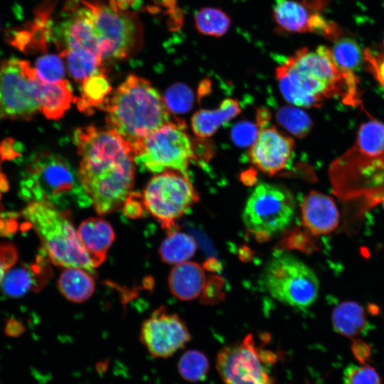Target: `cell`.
<instances>
[{
  "label": "cell",
  "instance_id": "30bf717a",
  "mask_svg": "<svg viewBox=\"0 0 384 384\" xmlns=\"http://www.w3.org/2000/svg\"><path fill=\"white\" fill-rule=\"evenodd\" d=\"M38 78L27 60L0 63V119L29 120L39 110Z\"/></svg>",
  "mask_w": 384,
  "mask_h": 384
},
{
  "label": "cell",
  "instance_id": "9a60e30c",
  "mask_svg": "<svg viewBox=\"0 0 384 384\" xmlns=\"http://www.w3.org/2000/svg\"><path fill=\"white\" fill-rule=\"evenodd\" d=\"M301 217L304 227L315 237L332 233L339 223L334 199L318 191L305 196L301 205Z\"/></svg>",
  "mask_w": 384,
  "mask_h": 384
},
{
  "label": "cell",
  "instance_id": "e575fe53",
  "mask_svg": "<svg viewBox=\"0 0 384 384\" xmlns=\"http://www.w3.org/2000/svg\"><path fill=\"white\" fill-rule=\"evenodd\" d=\"M312 237L315 236L309 230L305 233L300 229H297L291 233L288 239L286 238V242L282 245V246L311 252L316 249V242L313 240Z\"/></svg>",
  "mask_w": 384,
  "mask_h": 384
},
{
  "label": "cell",
  "instance_id": "277c9868",
  "mask_svg": "<svg viewBox=\"0 0 384 384\" xmlns=\"http://www.w3.org/2000/svg\"><path fill=\"white\" fill-rule=\"evenodd\" d=\"M40 237L50 262L62 267H75L95 274V266L81 244L68 210L44 202H31L23 211Z\"/></svg>",
  "mask_w": 384,
  "mask_h": 384
},
{
  "label": "cell",
  "instance_id": "4dcf8cb0",
  "mask_svg": "<svg viewBox=\"0 0 384 384\" xmlns=\"http://www.w3.org/2000/svg\"><path fill=\"white\" fill-rule=\"evenodd\" d=\"M35 70L38 78L46 83H55L64 80L65 64L60 55L45 54L36 61Z\"/></svg>",
  "mask_w": 384,
  "mask_h": 384
},
{
  "label": "cell",
  "instance_id": "f1b7e54d",
  "mask_svg": "<svg viewBox=\"0 0 384 384\" xmlns=\"http://www.w3.org/2000/svg\"><path fill=\"white\" fill-rule=\"evenodd\" d=\"M197 31L204 35L219 37L224 35L230 28L229 16L217 8L204 7L198 11L194 16Z\"/></svg>",
  "mask_w": 384,
  "mask_h": 384
},
{
  "label": "cell",
  "instance_id": "484cf974",
  "mask_svg": "<svg viewBox=\"0 0 384 384\" xmlns=\"http://www.w3.org/2000/svg\"><path fill=\"white\" fill-rule=\"evenodd\" d=\"M196 248L197 244L191 235L176 230L168 233L159 247V253L164 262L176 265L187 262L195 254Z\"/></svg>",
  "mask_w": 384,
  "mask_h": 384
},
{
  "label": "cell",
  "instance_id": "d6986e66",
  "mask_svg": "<svg viewBox=\"0 0 384 384\" xmlns=\"http://www.w3.org/2000/svg\"><path fill=\"white\" fill-rule=\"evenodd\" d=\"M168 283L174 297L182 301H191L198 297L204 289L205 272L199 264L184 262L171 269Z\"/></svg>",
  "mask_w": 384,
  "mask_h": 384
},
{
  "label": "cell",
  "instance_id": "f546056e",
  "mask_svg": "<svg viewBox=\"0 0 384 384\" xmlns=\"http://www.w3.org/2000/svg\"><path fill=\"white\" fill-rule=\"evenodd\" d=\"M178 370L180 375L186 381H201L208 374L209 361L203 353L197 350H189L181 356Z\"/></svg>",
  "mask_w": 384,
  "mask_h": 384
},
{
  "label": "cell",
  "instance_id": "9c48e42d",
  "mask_svg": "<svg viewBox=\"0 0 384 384\" xmlns=\"http://www.w3.org/2000/svg\"><path fill=\"white\" fill-rule=\"evenodd\" d=\"M82 1L92 14L102 44L103 60L123 59L139 50L143 42V29L134 14L98 1Z\"/></svg>",
  "mask_w": 384,
  "mask_h": 384
},
{
  "label": "cell",
  "instance_id": "d6a6232c",
  "mask_svg": "<svg viewBox=\"0 0 384 384\" xmlns=\"http://www.w3.org/2000/svg\"><path fill=\"white\" fill-rule=\"evenodd\" d=\"M279 120L298 136L305 135L311 126L309 117L299 110L281 111Z\"/></svg>",
  "mask_w": 384,
  "mask_h": 384
},
{
  "label": "cell",
  "instance_id": "cb8c5ba5",
  "mask_svg": "<svg viewBox=\"0 0 384 384\" xmlns=\"http://www.w3.org/2000/svg\"><path fill=\"white\" fill-rule=\"evenodd\" d=\"M333 328L338 334L356 338L366 332L368 323L363 308L355 302H343L332 312Z\"/></svg>",
  "mask_w": 384,
  "mask_h": 384
},
{
  "label": "cell",
  "instance_id": "1f68e13d",
  "mask_svg": "<svg viewBox=\"0 0 384 384\" xmlns=\"http://www.w3.org/2000/svg\"><path fill=\"white\" fill-rule=\"evenodd\" d=\"M344 384H381L376 369L369 364L348 365L343 371Z\"/></svg>",
  "mask_w": 384,
  "mask_h": 384
},
{
  "label": "cell",
  "instance_id": "2e32d148",
  "mask_svg": "<svg viewBox=\"0 0 384 384\" xmlns=\"http://www.w3.org/2000/svg\"><path fill=\"white\" fill-rule=\"evenodd\" d=\"M39 255L35 264L22 265L7 272L2 279L1 289L4 296L10 298L21 297L31 290L42 288L47 279L48 270H46L45 255Z\"/></svg>",
  "mask_w": 384,
  "mask_h": 384
},
{
  "label": "cell",
  "instance_id": "603a6c76",
  "mask_svg": "<svg viewBox=\"0 0 384 384\" xmlns=\"http://www.w3.org/2000/svg\"><path fill=\"white\" fill-rule=\"evenodd\" d=\"M93 274L75 267H63L58 281L62 295L70 302L82 303L93 294L95 282Z\"/></svg>",
  "mask_w": 384,
  "mask_h": 384
},
{
  "label": "cell",
  "instance_id": "8fae6325",
  "mask_svg": "<svg viewBox=\"0 0 384 384\" xmlns=\"http://www.w3.org/2000/svg\"><path fill=\"white\" fill-rule=\"evenodd\" d=\"M276 355L260 350L253 336L221 348L216 358V369L225 384H277L270 375Z\"/></svg>",
  "mask_w": 384,
  "mask_h": 384
},
{
  "label": "cell",
  "instance_id": "ab89813d",
  "mask_svg": "<svg viewBox=\"0 0 384 384\" xmlns=\"http://www.w3.org/2000/svg\"><path fill=\"white\" fill-rule=\"evenodd\" d=\"M25 331L24 326L15 319H9L6 323L5 333L7 336L17 337Z\"/></svg>",
  "mask_w": 384,
  "mask_h": 384
},
{
  "label": "cell",
  "instance_id": "f6af8a7d",
  "mask_svg": "<svg viewBox=\"0 0 384 384\" xmlns=\"http://www.w3.org/2000/svg\"><path fill=\"white\" fill-rule=\"evenodd\" d=\"M383 45H384V39H383Z\"/></svg>",
  "mask_w": 384,
  "mask_h": 384
},
{
  "label": "cell",
  "instance_id": "3957f363",
  "mask_svg": "<svg viewBox=\"0 0 384 384\" xmlns=\"http://www.w3.org/2000/svg\"><path fill=\"white\" fill-rule=\"evenodd\" d=\"M21 195L63 210L91 205L78 171L61 156L48 151L30 159L21 181Z\"/></svg>",
  "mask_w": 384,
  "mask_h": 384
},
{
  "label": "cell",
  "instance_id": "e0dca14e",
  "mask_svg": "<svg viewBox=\"0 0 384 384\" xmlns=\"http://www.w3.org/2000/svg\"><path fill=\"white\" fill-rule=\"evenodd\" d=\"M80 241L95 267L103 263L107 252L114 240L112 225L102 218H90L83 220L78 228Z\"/></svg>",
  "mask_w": 384,
  "mask_h": 384
},
{
  "label": "cell",
  "instance_id": "5b68a950",
  "mask_svg": "<svg viewBox=\"0 0 384 384\" xmlns=\"http://www.w3.org/2000/svg\"><path fill=\"white\" fill-rule=\"evenodd\" d=\"M262 281L273 298L292 307L305 309L318 297L319 282L314 272L298 257L282 250L274 252L265 265Z\"/></svg>",
  "mask_w": 384,
  "mask_h": 384
},
{
  "label": "cell",
  "instance_id": "836d02e7",
  "mask_svg": "<svg viewBox=\"0 0 384 384\" xmlns=\"http://www.w3.org/2000/svg\"><path fill=\"white\" fill-rule=\"evenodd\" d=\"M164 99L169 110L183 112L190 104V93L186 87L175 85L169 88Z\"/></svg>",
  "mask_w": 384,
  "mask_h": 384
},
{
  "label": "cell",
  "instance_id": "4316f807",
  "mask_svg": "<svg viewBox=\"0 0 384 384\" xmlns=\"http://www.w3.org/2000/svg\"><path fill=\"white\" fill-rule=\"evenodd\" d=\"M111 92V85L105 73L89 77L82 81L81 95L78 100V109L89 113L99 107Z\"/></svg>",
  "mask_w": 384,
  "mask_h": 384
},
{
  "label": "cell",
  "instance_id": "7c38bea8",
  "mask_svg": "<svg viewBox=\"0 0 384 384\" xmlns=\"http://www.w3.org/2000/svg\"><path fill=\"white\" fill-rule=\"evenodd\" d=\"M190 340L191 334L185 322L162 306L144 320L141 327L140 341L155 358L172 356Z\"/></svg>",
  "mask_w": 384,
  "mask_h": 384
},
{
  "label": "cell",
  "instance_id": "74e56055",
  "mask_svg": "<svg viewBox=\"0 0 384 384\" xmlns=\"http://www.w3.org/2000/svg\"><path fill=\"white\" fill-rule=\"evenodd\" d=\"M351 351L359 364H368L371 358V349L366 342L358 338H353L351 344Z\"/></svg>",
  "mask_w": 384,
  "mask_h": 384
},
{
  "label": "cell",
  "instance_id": "f35d334b",
  "mask_svg": "<svg viewBox=\"0 0 384 384\" xmlns=\"http://www.w3.org/2000/svg\"><path fill=\"white\" fill-rule=\"evenodd\" d=\"M17 260L14 246L9 243H0V263L6 270L11 267Z\"/></svg>",
  "mask_w": 384,
  "mask_h": 384
},
{
  "label": "cell",
  "instance_id": "ba28073f",
  "mask_svg": "<svg viewBox=\"0 0 384 384\" xmlns=\"http://www.w3.org/2000/svg\"><path fill=\"white\" fill-rule=\"evenodd\" d=\"M142 196L146 210L167 233L177 230L176 220L199 201L189 178L176 171L152 177Z\"/></svg>",
  "mask_w": 384,
  "mask_h": 384
},
{
  "label": "cell",
  "instance_id": "52a82bcc",
  "mask_svg": "<svg viewBox=\"0 0 384 384\" xmlns=\"http://www.w3.org/2000/svg\"><path fill=\"white\" fill-rule=\"evenodd\" d=\"M295 205L294 196L285 188L261 183L246 201L242 215L243 224L258 241H265L289 226Z\"/></svg>",
  "mask_w": 384,
  "mask_h": 384
},
{
  "label": "cell",
  "instance_id": "b9f144b4",
  "mask_svg": "<svg viewBox=\"0 0 384 384\" xmlns=\"http://www.w3.org/2000/svg\"><path fill=\"white\" fill-rule=\"evenodd\" d=\"M110 4L114 8L119 10H128V9L132 6L135 3L139 0H107Z\"/></svg>",
  "mask_w": 384,
  "mask_h": 384
},
{
  "label": "cell",
  "instance_id": "8992f818",
  "mask_svg": "<svg viewBox=\"0 0 384 384\" xmlns=\"http://www.w3.org/2000/svg\"><path fill=\"white\" fill-rule=\"evenodd\" d=\"M132 146L136 164L146 170L156 174L176 171L189 178L195 152L182 122L171 120Z\"/></svg>",
  "mask_w": 384,
  "mask_h": 384
},
{
  "label": "cell",
  "instance_id": "7402d4cb",
  "mask_svg": "<svg viewBox=\"0 0 384 384\" xmlns=\"http://www.w3.org/2000/svg\"><path fill=\"white\" fill-rule=\"evenodd\" d=\"M73 91L69 82L63 80L55 83L40 80L38 100L39 111L49 119H58L70 108Z\"/></svg>",
  "mask_w": 384,
  "mask_h": 384
},
{
  "label": "cell",
  "instance_id": "44dd1931",
  "mask_svg": "<svg viewBox=\"0 0 384 384\" xmlns=\"http://www.w3.org/2000/svg\"><path fill=\"white\" fill-rule=\"evenodd\" d=\"M240 111L236 100L226 99L216 109L197 111L191 117L192 130L198 137H209L221 126L235 117Z\"/></svg>",
  "mask_w": 384,
  "mask_h": 384
},
{
  "label": "cell",
  "instance_id": "7bdbcfd3",
  "mask_svg": "<svg viewBox=\"0 0 384 384\" xmlns=\"http://www.w3.org/2000/svg\"><path fill=\"white\" fill-rule=\"evenodd\" d=\"M8 188V183L5 178V177L3 176V174L0 171V196H1V192L6 191Z\"/></svg>",
  "mask_w": 384,
  "mask_h": 384
},
{
  "label": "cell",
  "instance_id": "d4e9b609",
  "mask_svg": "<svg viewBox=\"0 0 384 384\" xmlns=\"http://www.w3.org/2000/svg\"><path fill=\"white\" fill-rule=\"evenodd\" d=\"M59 55L65 62L71 77L82 81L92 75L104 73L102 59L92 51L85 48L64 49Z\"/></svg>",
  "mask_w": 384,
  "mask_h": 384
},
{
  "label": "cell",
  "instance_id": "ee69618b",
  "mask_svg": "<svg viewBox=\"0 0 384 384\" xmlns=\"http://www.w3.org/2000/svg\"><path fill=\"white\" fill-rule=\"evenodd\" d=\"M5 271H6L5 268H4V266L0 263V284L1 283L2 279H3V278H4Z\"/></svg>",
  "mask_w": 384,
  "mask_h": 384
},
{
  "label": "cell",
  "instance_id": "5bb4252c",
  "mask_svg": "<svg viewBox=\"0 0 384 384\" xmlns=\"http://www.w3.org/2000/svg\"><path fill=\"white\" fill-rule=\"evenodd\" d=\"M82 6L75 9L73 14L63 22L61 28L60 50L64 49L85 48L97 54L103 60L102 44L96 30L89 8Z\"/></svg>",
  "mask_w": 384,
  "mask_h": 384
},
{
  "label": "cell",
  "instance_id": "d590c367",
  "mask_svg": "<svg viewBox=\"0 0 384 384\" xmlns=\"http://www.w3.org/2000/svg\"><path fill=\"white\" fill-rule=\"evenodd\" d=\"M123 213L130 218H139L143 216L146 210L142 196L130 193L122 206Z\"/></svg>",
  "mask_w": 384,
  "mask_h": 384
},
{
  "label": "cell",
  "instance_id": "6da1fadb",
  "mask_svg": "<svg viewBox=\"0 0 384 384\" xmlns=\"http://www.w3.org/2000/svg\"><path fill=\"white\" fill-rule=\"evenodd\" d=\"M74 142L79 176L95 210L105 215L122 208L134 184L132 145L114 129L95 126L78 127Z\"/></svg>",
  "mask_w": 384,
  "mask_h": 384
},
{
  "label": "cell",
  "instance_id": "ffe728a7",
  "mask_svg": "<svg viewBox=\"0 0 384 384\" xmlns=\"http://www.w3.org/2000/svg\"><path fill=\"white\" fill-rule=\"evenodd\" d=\"M315 11L306 0H276L273 18L281 31L287 33L309 32V23Z\"/></svg>",
  "mask_w": 384,
  "mask_h": 384
},
{
  "label": "cell",
  "instance_id": "4fadbf2b",
  "mask_svg": "<svg viewBox=\"0 0 384 384\" xmlns=\"http://www.w3.org/2000/svg\"><path fill=\"white\" fill-rule=\"evenodd\" d=\"M294 154L293 139L274 127H263L248 151L251 164L268 175H274L289 165Z\"/></svg>",
  "mask_w": 384,
  "mask_h": 384
},
{
  "label": "cell",
  "instance_id": "60d3db41",
  "mask_svg": "<svg viewBox=\"0 0 384 384\" xmlns=\"http://www.w3.org/2000/svg\"><path fill=\"white\" fill-rule=\"evenodd\" d=\"M16 229L15 220L11 218L9 219H0V235L9 236L14 234Z\"/></svg>",
  "mask_w": 384,
  "mask_h": 384
},
{
  "label": "cell",
  "instance_id": "ac0fdd59",
  "mask_svg": "<svg viewBox=\"0 0 384 384\" xmlns=\"http://www.w3.org/2000/svg\"><path fill=\"white\" fill-rule=\"evenodd\" d=\"M331 51L343 75L345 100L351 103L358 101V78L355 71L361 65L363 57L359 45L353 39L342 38L336 42Z\"/></svg>",
  "mask_w": 384,
  "mask_h": 384
},
{
  "label": "cell",
  "instance_id": "8d00e7d4",
  "mask_svg": "<svg viewBox=\"0 0 384 384\" xmlns=\"http://www.w3.org/2000/svg\"><path fill=\"white\" fill-rule=\"evenodd\" d=\"M363 55L368 70L373 74L378 82L384 87V53L375 56L367 49L363 52Z\"/></svg>",
  "mask_w": 384,
  "mask_h": 384
},
{
  "label": "cell",
  "instance_id": "7a4b0ae2",
  "mask_svg": "<svg viewBox=\"0 0 384 384\" xmlns=\"http://www.w3.org/2000/svg\"><path fill=\"white\" fill-rule=\"evenodd\" d=\"M101 107L108 128L132 146L170 122L164 97L147 80L129 75Z\"/></svg>",
  "mask_w": 384,
  "mask_h": 384
},
{
  "label": "cell",
  "instance_id": "83f0119b",
  "mask_svg": "<svg viewBox=\"0 0 384 384\" xmlns=\"http://www.w3.org/2000/svg\"><path fill=\"white\" fill-rule=\"evenodd\" d=\"M356 148L366 157H376L384 151V124L372 119L359 128Z\"/></svg>",
  "mask_w": 384,
  "mask_h": 384
}]
</instances>
